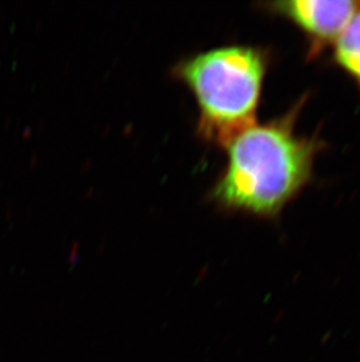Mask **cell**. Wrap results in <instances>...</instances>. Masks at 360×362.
<instances>
[{
	"label": "cell",
	"mask_w": 360,
	"mask_h": 362,
	"mask_svg": "<svg viewBox=\"0 0 360 362\" xmlns=\"http://www.w3.org/2000/svg\"><path fill=\"white\" fill-rule=\"evenodd\" d=\"M299 108L280 120L249 127L224 148L228 164L213 192L226 209L275 217L309 182L320 141L295 134Z\"/></svg>",
	"instance_id": "6da1fadb"
},
{
	"label": "cell",
	"mask_w": 360,
	"mask_h": 362,
	"mask_svg": "<svg viewBox=\"0 0 360 362\" xmlns=\"http://www.w3.org/2000/svg\"><path fill=\"white\" fill-rule=\"evenodd\" d=\"M358 4L350 0H292L270 4L269 10L287 18L304 32L313 55L336 41L357 10Z\"/></svg>",
	"instance_id": "3957f363"
},
{
	"label": "cell",
	"mask_w": 360,
	"mask_h": 362,
	"mask_svg": "<svg viewBox=\"0 0 360 362\" xmlns=\"http://www.w3.org/2000/svg\"><path fill=\"white\" fill-rule=\"evenodd\" d=\"M265 69L263 52L245 46L212 49L178 66L199 103L201 135L224 147L254 126Z\"/></svg>",
	"instance_id": "7a4b0ae2"
},
{
	"label": "cell",
	"mask_w": 360,
	"mask_h": 362,
	"mask_svg": "<svg viewBox=\"0 0 360 362\" xmlns=\"http://www.w3.org/2000/svg\"><path fill=\"white\" fill-rule=\"evenodd\" d=\"M333 45V58L337 65L360 87V3Z\"/></svg>",
	"instance_id": "277c9868"
}]
</instances>
